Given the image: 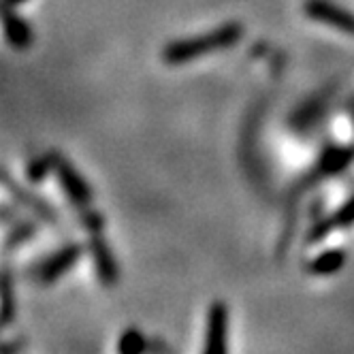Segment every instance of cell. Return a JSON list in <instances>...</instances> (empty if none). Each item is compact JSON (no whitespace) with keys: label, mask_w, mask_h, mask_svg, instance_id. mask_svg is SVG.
<instances>
[{"label":"cell","mask_w":354,"mask_h":354,"mask_svg":"<svg viewBox=\"0 0 354 354\" xmlns=\"http://www.w3.org/2000/svg\"><path fill=\"white\" fill-rule=\"evenodd\" d=\"M243 37H245V26L241 21L231 19L207 32L169 41L162 47L160 58L167 66H184L198 58H205V56H212L218 52H226V49L235 47Z\"/></svg>","instance_id":"obj_1"},{"label":"cell","mask_w":354,"mask_h":354,"mask_svg":"<svg viewBox=\"0 0 354 354\" xmlns=\"http://www.w3.org/2000/svg\"><path fill=\"white\" fill-rule=\"evenodd\" d=\"M354 162V143H328L324 145L312 167L301 175L297 182V192H306L331 177L342 175L350 165Z\"/></svg>","instance_id":"obj_2"},{"label":"cell","mask_w":354,"mask_h":354,"mask_svg":"<svg viewBox=\"0 0 354 354\" xmlns=\"http://www.w3.org/2000/svg\"><path fill=\"white\" fill-rule=\"evenodd\" d=\"M86 245L80 241H66L54 252H49L26 269V277L39 286H52L77 265L84 257Z\"/></svg>","instance_id":"obj_3"},{"label":"cell","mask_w":354,"mask_h":354,"mask_svg":"<svg viewBox=\"0 0 354 354\" xmlns=\"http://www.w3.org/2000/svg\"><path fill=\"white\" fill-rule=\"evenodd\" d=\"M52 154V165H54V177L66 196V201L73 205V209L77 207H90L94 201V190L88 184L86 177L80 173V169L75 167L66 156H62L58 149H49Z\"/></svg>","instance_id":"obj_4"},{"label":"cell","mask_w":354,"mask_h":354,"mask_svg":"<svg viewBox=\"0 0 354 354\" xmlns=\"http://www.w3.org/2000/svg\"><path fill=\"white\" fill-rule=\"evenodd\" d=\"M303 15L320 24V26H328L335 32L354 39V11L342 7L335 0H306L303 3Z\"/></svg>","instance_id":"obj_5"},{"label":"cell","mask_w":354,"mask_h":354,"mask_svg":"<svg viewBox=\"0 0 354 354\" xmlns=\"http://www.w3.org/2000/svg\"><path fill=\"white\" fill-rule=\"evenodd\" d=\"M3 184H5L7 192L15 198V203L19 207H24V209H28L37 220H41L43 224H49V226H58L60 224L58 209L52 203H49V201L43 194H39V192H35V190H30L26 186H21V184H17L11 177L9 169H3Z\"/></svg>","instance_id":"obj_6"},{"label":"cell","mask_w":354,"mask_h":354,"mask_svg":"<svg viewBox=\"0 0 354 354\" xmlns=\"http://www.w3.org/2000/svg\"><path fill=\"white\" fill-rule=\"evenodd\" d=\"M86 250L90 254L96 280L103 284L105 288H113L120 282V265L115 261L113 250L105 237V233H88V241H86Z\"/></svg>","instance_id":"obj_7"},{"label":"cell","mask_w":354,"mask_h":354,"mask_svg":"<svg viewBox=\"0 0 354 354\" xmlns=\"http://www.w3.org/2000/svg\"><path fill=\"white\" fill-rule=\"evenodd\" d=\"M207 326H205V354H224L229 352V331H231V312L226 301L216 299L207 308Z\"/></svg>","instance_id":"obj_8"},{"label":"cell","mask_w":354,"mask_h":354,"mask_svg":"<svg viewBox=\"0 0 354 354\" xmlns=\"http://www.w3.org/2000/svg\"><path fill=\"white\" fill-rule=\"evenodd\" d=\"M350 226H354V194H350L331 214L316 216L303 241H306V245H316L324 241L333 231H346Z\"/></svg>","instance_id":"obj_9"},{"label":"cell","mask_w":354,"mask_h":354,"mask_svg":"<svg viewBox=\"0 0 354 354\" xmlns=\"http://www.w3.org/2000/svg\"><path fill=\"white\" fill-rule=\"evenodd\" d=\"M331 103H333V94L331 92H318L314 96H310L290 113L288 118V126L295 133H310L326 120L328 111H331Z\"/></svg>","instance_id":"obj_10"},{"label":"cell","mask_w":354,"mask_h":354,"mask_svg":"<svg viewBox=\"0 0 354 354\" xmlns=\"http://www.w3.org/2000/svg\"><path fill=\"white\" fill-rule=\"evenodd\" d=\"M3 28H5V41L11 45L15 52H26L35 43V30L28 24V19L17 13V7L3 3Z\"/></svg>","instance_id":"obj_11"},{"label":"cell","mask_w":354,"mask_h":354,"mask_svg":"<svg viewBox=\"0 0 354 354\" xmlns=\"http://www.w3.org/2000/svg\"><path fill=\"white\" fill-rule=\"evenodd\" d=\"M346 263H348L346 248H326L306 263V273L314 277H331L337 275L346 267Z\"/></svg>","instance_id":"obj_12"},{"label":"cell","mask_w":354,"mask_h":354,"mask_svg":"<svg viewBox=\"0 0 354 354\" xmlns=\"http://www.w3.org/2000/svg\"><path fill=\"white\" fill-rule=\"evenodd\" d=\"M39 222L41 220H37V218H17L13 224H9L7 235H5V243H3L5 254H11L13 250L32 241L39 233Z\"/></svg>","instance_id":"obj_13"},{"label":"cell","mask_w":354,"mask_h":354,"mask_svg":"<svg viewBox=\"0 0 354 354\" xmlns=\"http://www.w3.org/2000/svg\"><path fill=\"white\" fill-rule=\"evenodd\" d=\"M0 299H3V312H0V326L9 328L11 322L17 316V299H15V282H13V271L5 263L3 277H0Z\"/></svg>","instance_id":"obj_14"},{"label":"cell","mask_w":354,"mask_h":354,"mask_svg":"<svg viewBox=\"0 0 354 354\" xmlns=\"http://www.w3.org/2000/svg\"><path fill=\"white\" fill-rule=\"evenodd\" d=\"M26 180L28 184L37 186V184H43L49 175H54V165H52V154H32L28 160H26Z\"/></svg>","instance_id":"obj_15"},{"label":"cell","mask_w":354,"mask_h":354,"mask_svg":"<svg viewBox=\"0 0 354 354\" xmlns=\"http://www.w3.org/2000/svg\"><path fill=\"white\" fill-rule=\"evenodd\" d=\"M145 350H149V342L145 333L137 326L126 328L118 339V352L122 354H143Z\"/></svg>","instance_id":"obj_16"},{"label":"cell","mask_w":354,"mask_h":354,"mask_svg":"<svg viewBox=\"0 0 354 354\" xmlns=\"http://www.w3.org/2000/svg\"><path fill=\"white\" fill-rule=\"evenodd\" d=\"M75 214H77V222L86 233H105V226H107L105 214L96 212L92 205L90 207H77Z\"/></svg>","instance_id":"obj_17"},{"label":"cell","mask_w":354,"mask_h":354,"mask_svg":"<svg viewBox=\"0 0 354 354\" xmlns=\"http://www.w3.org/2000/svg\"><path fill=\"white\" fill-rule=\"evenodd\" d=\"M0 218H3V224L5 226H9V224H13L17 218H19V214H17V203H15V207L9 203V201H5L3 203V209H0Z\"/></svg>","instance_id":"obj_18"},{"label":"cell","mask_w":354,"mask_h":354,"mask_svg":"<svg viewBox=\"0 0 354 354\" xmlns=\"http://www.w3.org/2000/svg\"><path fill=\"white\" fill-rule=\"evenodd\" d=\"M26 346H28V339L19 337V339H13V342H5L3 346H0V352H3V354H15V352H21Z\"/></svg>","instance_id":"obj_19"},{"label":"cell","mask_w":354,"mask_h":354,"mask_svg":"<svg viewBox=\"0 0 354 354\" xmlns=\"http://www.w3.org/2000/svg\"><path fill=\"white\" fill-rule=\"evenodd\" d=\"M348 113H350V122H352V129H354V96L348 100V105H346Z\"/></svg>","instance_id":"obj_20"},{"label":"cell","mask_w":354,"mask_h":354,"mask_svg":"<svg viewBox=\"0 0 354 354\" xmlns=\"http://www.w3.org/2000/svg\"><path fill=\"white\" fill-rule=\"evenodd\" d=\"M3 3L13 5V7H19V5H24V3H28V0H3Z\"/></svg>","instance_id":"obj_21"}]
</instances>
